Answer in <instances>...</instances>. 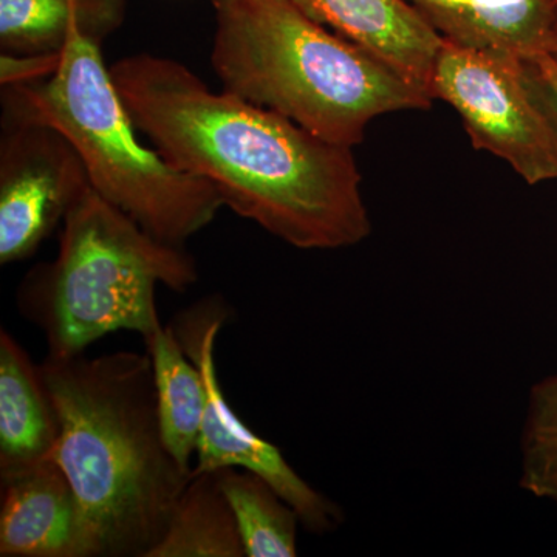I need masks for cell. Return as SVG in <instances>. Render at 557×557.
Returning <instances> with one entry per match:
<instances>
[{"instance_id":"cell-1","label":"cell","mask_w":557,"mask_h":557,"mask_svg":"<svg viewBox=\"0 0 557 557\" xmlns=\"http://www.w3.org/2000/svg\"><path fill=\"white\" fill-rule=\"evenodd\" d=\"M110 73L139 134L175 168L208 182L223 207L299 249L368 239L354 149L233 91L209 89L170 58L132 54Z\"/></svg>"},{"instance_id":"cell-2","label":"cell","mask_w":557,"mask_h":557,"mask_svg":"<svg viewBox=\"0 0 557 557\" xmlns=\"http://www.w3.org/2000/svg\"><path fill=\"white\" fill-rule=\"evenodd\" d=\"M57 461L78 500L91 557H148L193 472L164 443L149 355H47Z\"/></svg>"},{"instance_id":"cell-3","label":"cell","mask_w":557,"mask_h":557,"mask_svg":"<svg viewBox=\"0 0 557 557\" xmlns=\"http://www.w3.org/2000/svg\"><path fill=\"white\" fill-rule=\"evenodd\" d=\"M212 69L223 89L354 149L376 116L434 98L292 0H212Z\"/></svg>"},{"instance_id":"cell-4","label":"cell","mask_w":557,"mask_h":557,"mask_svg":"<svg viewBox=\"0 0 557 557\" xmlns=\"http://www.w3.org/2000/svg\"><path fill=\"white\" fill-rule=\"evenodd\" d=\"M197 278L185 247L150 236L90 188L62 222L57 259L22 282L17 309L49 355L72 357L120 330L152 335L161 327L157 287L183 293Z\"/></svg>"},{"instance_id":"cell-5","label":"cell","mask_w":557,"mask_h":557,"mask_svg":"<svg viewBox=\"0 0 557 557\" xmlns=\"http://www.w3.org/2000/svg\"><path fill=\"white\" fill-rule=\"evenodd\" d=\"M2 97L61 131L79 153L91 188L156 239L185 247L223 208L208 182L143 145L102 61L101 44L81 33L70 36L54 75L2 87Z\"/></svg>"},{"instance_id":"cell-6","label":"cell","mask_w":557,"mask_h":557,"mask_svg":"<svg viewBox=\"0 0 557 557\" xmlns=\"http://www.w3.org/2000/svg\"><path fill=\"white\" fill-rule=\"evenodd\" d=\"M431 95L457 110L475 149L500 157L530 185L557 178V127L528 86L522 61L443 40Z\"/></svg>"},{"instance_id":"cell-7","label":"cell","mask_w":557,"mask_h":557,"mask_svg":"<svg viewBox=\"0 0 557 557\" xmlns=\"http://www.w3.org/2000/svg\"><path fill=\"white\" fill-rule=\"evenodd\" d=\"M0 263L32 258L91 188L86 166L57 127L2 97Z\"/></svg>"},{"instance_id":"cell-8","label":"cell","mask_w":557,"mask_h":557,"mask_svg":"<svg viewBox=\"0 0 557 557\" xmlns=\"http://www.w3.org/2000/svg\"><path fill=\"white\" fill-rule=\"evenodd\" d=\"M230 309L219 296L201 299L175 318L172 329L190 361L200 369L207 386V412L194 472L240 468L255 472L298 512L300 525L325 534L343 523V512L324 494L309 485L273 443L251 431L226 401L215 366V343Z\"/></svg>"},{"instance_id":"cell-9","label":"cell","mask_w":557,"mask_h":557,"mask_svg":"<svg viewBox=\"0 0 557 557\" xmlns=\"http://www.w3.org/2000/svg\"><path fill=\"white\" fill-rule=\"evenodd\" d=\"M0 556L91 557L78 500L57 461L2 480Z\"/></svg>"},{"instance_id":"cell-10","label":"cell","mask_w":557,"mask_h":557,"mask_svg":"<svg viewBox=\"0 0 557 557\" xmlns=\"http://www.w3.org/2000/svg\"><path fill=\"white\" fill-rule=\"evenodd\" d=\"M292 2L310 20L333 28L431 95L432 73L443 39L408 0Z\"/></svg>"},{"instance_id":"cell-11","label":"cell","mask_w":557,"mask_h":557,"mask_svg":"<svg viewBox=\"0 0 557 557\" xmlns=\"http://www.w3.org/2000/svg\"><path fill=\"white\" fill-rule=\"evenodd\" d=\"M443 40L461 49L530 61L555 53V0H408Z\"/></svg>"},{"instance_id":"cell-12","label":"cell","mask_w":557,"mask_h":557,"mask_svg":"<svg viewBox=\"0 0 557 557\" xmlns=\"http://www.w3.org/2000/svg\"><path fill=\"white\" fill-rule=\"evenodd\" d=\"M60 424L39 366L0 332V480L51 460Z\"/></svg>"},{"instance_id":"cell-13","label":"cell","mask_w":557,"mask_h":557,"mask_svg":"<svg viewBox=\"0 0 557 557\" xmlns=\"http://www.w3.org/2000/svg\"><path fill=\"white\" fill-rule=\"evenodd\" d=\"M126 16V0H0V47L60 53L73 33L102 44Z\"/></svg>"},{"instance_id":"cell-14","label":"cell","mask_w":557,"mask_h":557,"mask_svg":"<svg viewBox=\"0 0 557 557\" xmlns=\"http://www.w3.org/2000/svg\"><path fill=\"white\" fill-rule=\"evenodd\" d=\"M143 339L152 362L164 443L183 468L194 471L190 460L199 448L207 412L203 376L183 350L172 325H161Z\"/></svg>"},{"instance_id":"cell-15","label":"cell","mask_w":557,"mask_h":557,"mask_svg":"<svg viewBox=\"0 0 557 557\" xmlns=\"http://www.w3.org/2000/svg\"><path fill=\"white\" fill-rule=\"evenodd\" d=\"M148 557H247L219 469L193 472L163 537Z\"/></svg>"},{"instance_id":"cell-16","label":"cell","mask_w":557,"mask_h":557,"mask_svg":"<svg viewBox=\"0 0 557 557\" xmlns=\"http://www.w3.org/2000/svg\"><path fill=\"white\" fill-rule=\"evenodd\" d=\"M219 479L236 516L245 556L298 555V512L267 480L240 468L219 469Z\"/></svg>"},{"instance_id":"cell-17","label":"cell","mask_w":557,"mask_h":557,"mask_svg":"<svg viewBox=\"0 0 557 557\" xmlns=\"http://www.w3.org/2000/svg\"><path fill=\"white\" fill-rule=\"evenodd\" d=\"M520 450V487L557 507V372L531 387Z\"/></svg>"},{"instance_id":"cell-18","label":"cell","mask_w":557,"mask_h":557,"mask_svg":"<svg viewBox=\"0 0 557 557\" xmlns=\"http://www.w3.org/2000/svg\"><path fill=\"white\" fill-rule=\"evenodd\" d=\"M60 53H11L0 54V84L2 87L24 86L49 79L60 69Z\"/></svg>"},{"instance_id":"cell-19","label":"cell","mask_w":557,"mask_h":557,"mask_svg":"<svg viewBox=\"0 0 557 557\" xmlns=\"http://www.w3.org/2000/svg\"><path fill=\"white\" fill-rule=\"evenodd\" d=\"M522 65L528 86L557 127V58L545 54Z\"/></svg>"},{"instance_id":"cell-20","label":"cell","mask_w":557,"mask_h":557,"mask_svg":"<svg viewBox=\"0 0 557 557\" xmlns=\"http://www.w3.org/2000/svg\"><path fill=\"white\" fill-rule=\"evenodd\" d=\"M553 57L557 58V47H556L555 53H553Z\"/></svg>"},{"instance_id":"cell-21","label":"cell","mask_w":557,"mask_h":557,"mask_svg":"<svg viewBox=\"0 0 557 557\" xmlns=\"http://www.w3.org/2000/svg\"><path fill=\"white\" fill-rule=\"evenodd\" d=\"M555 2L557 3V0H555Z\"/></svg>"}]
</instances>
